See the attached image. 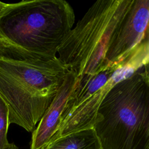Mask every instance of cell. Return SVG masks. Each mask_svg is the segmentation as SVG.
<instances>
[{
    "label": "cell",
    "instance_id": "11",
    "mask_svg": "<svg viewBox=\"0 0 149 149\" xmlns=\"http://www.w3.org/2000/svg\"><path fill=\"white\" fill-rule=\"evenodd\" d=\"M7 5H8V3L0 1V16H1V13H2V12L5 10Z\"/></svg>",
    "mask_w": 149,
    "mask_h": 149
},
{
    "label": "cell",
    "instance_id": "8",
    "mask_svg": "<svg viewBox=\"0 0 149 149\" xmlns=\"http://www.w3.org/2000/svg\"><path fill=\"white\" fill-rule=\"evenodd\" d=\"M133 51L118 63L107 66L95 73L86 74L77 77L76 83L66 101L61 116V123L73 111L102 87L127 62Z\"/></svg>",
    "mask_w": 149,
    "mask_h": 149
},
{
    "label": "cell",
    "instance_id": "3",
    "mask_svg": "<svg viewBox=\"0 0 149 149\" xmlns=\"http://www.w3.org/2000/svg\"><path fill=\"white\" fill-rule=\"evenodd\" d=\"M68 71L57 56L25 62L0 58V98L7 107L9 124L33 132Z\"/></svg>",
    "mask_w": 149,
    "mask_h": 149
},
{
    "label": "cell",
    "instance_id": "12",
    "mask_svg": "<svg viewBox=\"0 0 149 149\" xmlns=\"http://www.w3.org/2000/svg\"><path fill=\"white\" fill-rule=\"evenodd\" d=\"M5 149H19L14 143H9Z\"/></svg>",
    "mask_w": 149,
    "mask_h": 149
},
{
    "label": "cell",
    "instance_id": "5",
    "mask_svg": "<svg viewBox=\"0 0 149 149\" xmlns=\"http://www.w3.org/2000/svg\"><path fill=\"white\" fill-rule=\"evenodd\" d=\"M148 52L149 41L146 40L136 48L127 62L102 87L73 111L62 122L51 141L72 132L93 128L99 106L108 92L122 79L148 66Z\"/></svg>",
    "mask_w": 149,
    "mask_h": 149
},
{
    "label": "cell",
    "instance_id": "2",
    "mask_svg": "<svg viewBox=\"0 0 149 149\" xmlns=\"http://www.w3.org/2000/svg\"><path fill=\"white\" fill-rule=\"evenodd\" d=\"M93 128L102 149H149L148 66L112 87Z\"/></svg>",
    "mask_w": 149,
    "mask_h": 149
},
{
    "label": "cell",
    "instance_id": "4",
    "mask_svg": "<svg viewBox=\"0 0 149 149\" xmlns=\"http://www.w3.org/2000/svg\"><path fill=\"white\" fill-rule=\"evenodd\" d=\"M132 0H98L88 9L58 48L57 57L77 77L107 66L105 55L110 40Z\"/></svg>",
    "mask_w": 149,
    "mask_h": 149
},
{
    "label": "cell",
    "instance_id": "10",
    "mask_svg": "<svg viewBox=\"0 0 149 149\" xmlns=\"http://www.w3.org/2000/svg\"><path fill=\"white\" fill-rule=\"evenodd\" d=\"M9 126L8 111L0 98V149H5L9 143L7 138Z\"/></svg>",
    "mask_w": 149,
    "mask_h": 149
},
{
    "label": "cell",
    "instance_id": "1",
    "mask_svg": "<svg viewBox=\"0 0 149 149\" xmlns=\"http://www.w3.org/2000/svg\"><path fill=\"white\" fill-rule=\"evenodd\" d=\"M75 15L64 0H31L8 3L0 16V58L48 61L56 57Z\"/></svg>",
    "mask_w": 149,
    "mask_h": 149
},
{
    "label": "cell",
    "instance_id": "9",
    "mask_svg": "<svg viewBox=\"0 0 149 149\" xmlns=\"http://www.w3.org/2000/svg\"><path fill=\"white\" fill-rule=\"evenodd\" d=\"M44 149H102L94 128L81 130L58 137Z\"/></svg>",
    "mask_w": 149,
    "mask_h": 149
},
{
    "label": "cell",
    "instance_id": "6",
    "mask_svg": "<svg viewBox=\"0 0 149 149\" xmlns=\"http://www.w3.org/2000/svg\"><path fill=\"white\" fill-rule=\"evenodd\" d=\"M149 1L132 0L115 29L105 55V64L120 62L144 41L148 39Z\"/></svg>",
    "mask_w": 149,
    "mask_h": 149
},
{
    "label": "cell",
    "instance_id": "7",
    "mask_svg": "<svg viewBox=\"0 0 149 149\" xmlns=\"http://www.w3.org/2000/svg\"><path fill=\"white\" fill-rule=\"evenodd\" d=\"M76 80V74L68 70L56 96L32 132L30 149H44L51 141L59 128L62 111Z\"/></svg>",
    "mask_w": 149,
    "mask_h": 149
}]
</instances>
